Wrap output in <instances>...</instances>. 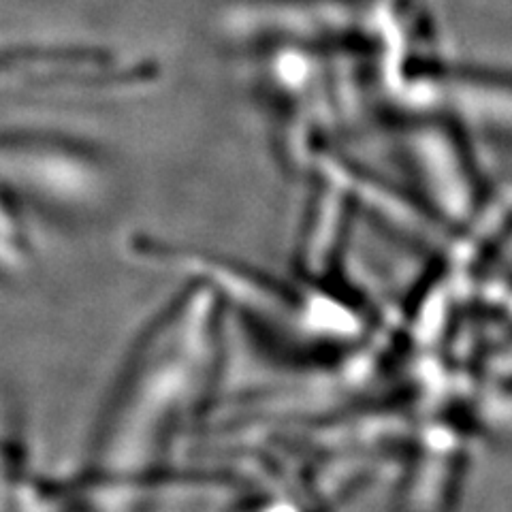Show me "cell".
<instances>
[{
  "label": "cell",
  "mask_w": 512,
  "mask_h": 512,
  "mask_svg": "<svg viewBox=\"0 0 512 512\" xmlns=\"http://www.w3.org/2000/svg\"><path fill=\"white\" fill-rule=\"evenodd\" d=\"M214 295L201 282L158 312L111 391L86 472L163 493L171 457L205 395L214 355Z\"/></svg>",
  "instance_id": "1"
}]
</instances>
